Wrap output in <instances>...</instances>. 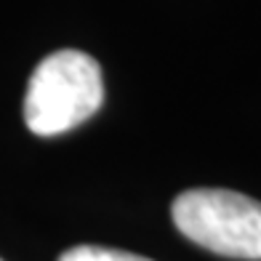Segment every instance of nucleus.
<instances>
[{
  "instance_id": "f257e3e1",
  "label": "nucleus",
  "mask_w": 261,
  "mask_h": 261,
  "mask_svg": "<svg viewBox=\"0 0 261 261\" xmlns=\"http://www.w3.org/2000/svg\"><path fill=\"white\" fill-rule=\"evenodd\" d=\"M104 101L96 59L83 51H56L35 67L24 96V123L38 136H59L86 123Z\"/></svg>"
},
{
  "instance_id": "20e7f679",
  "label": "nucleus",
  "mask_w": 261,
  "mask_h": 261,
  "mask_svg": "<svg viewBox=\"0 0 261 261\" xmlns=\"http://www.w3.org/2000/svg\"><path fill=\"white\" fill-rule=\"evenodd\" d=\"M0 261H3V258H0Z\"/></svg>"
},
{
  "instance_id": "7ed1b4c3",
  "label": "nucleus",
  "mask_w": 261,
  "mask_h": 261,
  "mask_svg": "<svg viewBox=\"0 0 261 261\" xmlns=\"http://www.w3.org/2000/svg\"><path fill=\"white\" fill-rule=\"evenodd\" d=\"M59 261H152L144 256L128 253V251H115V248H99V245H77L69 248L59 256Z\"/></svg>"
},
{
  "instance_id": "f03ea898",
  "label": "nucleus",
  "mask_w": 261,
  "mask_h": 261,
  "mask_svg": "<svg viewBox=\"0 0 261 261\" xmlns=\"http://www.w3.org/2000/svg\"><path fill=\"white\" fill-rule=\"evenodd\" d=\"M173 224L205 251L261 261V203L232 189H187L171 205Z\"/></svg>"
}]
</instances>
